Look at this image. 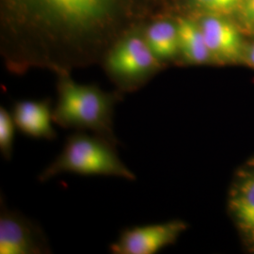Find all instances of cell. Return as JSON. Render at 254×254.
Returning <instances> with one entry per match:
<instances>
[{"instance_id":"obj_1","label":"cell","mask_w":254,"mask_h":254,"mask_svg":"<svg viewBox=\"0 0 254 254\" xmlns=\"http://www.w3.org/2000/svg\"><path fill=\"white\" fill-rule=\"evenodd\" d=\"M118 93L102 91L94 85H82L63 75L58 84V100L53 109L54 124L65 129L91 131L118 146L113 118Z\"/></svg>"},{"instance_id":"obj_2","label":"cell","mask_w":254,"mask_h":254,"mask_svg":"<svg viewBox=\"0 0 254 254\" xmlns=\"http://www.w3.org/2000/svg\"><path fill=\"white\" fill-rule=\"evenodd\" d=\"M116 149L117 146L100 136L76 131L68 136L61 154L39 174L38 179L44 183L62 173H74L135 181L136 174L122 161Z\"/></svg>"},{"instance_id":"obj_3","label":"cell","mask_w":254,"mask_h":254,"mask_svg":"<svg viewBox=\"0 0 254 254\" xmlns=\"http://www.w3.org/2000/svg\"><path fill=\"white\" fill-rule=\"evenodd\" d=\"M105 65L109 75L124 91H132L158 70L160 62L145 39L130 36L109 51Z\"/></svg>"},{"instance_id":"obj_4","label":"cell","mask_w":254,"mask_h":254,"mask_svg":"<svg viewBox=\"0 0 254 254\" xmlns=\"http://www.w3.org/2000/svg\"><path fill=\"white\" fill-rule=\"evenodd\" d=\"M52 254L49 240L35 221L9 210L0 199V254Z\"/></svg>"},{"instance_id":"obj_5","label":"cell","mask_w":254,"mask_h":254,"mask_svg":"<svg viewBox=\"0 0 254 254\" xmlns=\"http://www.w3.org/2000/svg\"><path fill=\"white\" fill-rule=\"evenodd\" d=\"M188 225L180 219L126 228L109 246L113 254H155L174 244Z\"/></svg>"},{"instance_id":"obj_6","label":"cell","mask_w":254,"mask_h":254,"mask_svg":"<svg viewBox=\"0 0 254 254\" xmlns=\"http://www.w3.org/2000/svg\"><path fill=\"white\" fill-rule=\"evenodd\" d=\"M228 212L246 249L254 254V157L234 175L228 195Z\"/></svg>"},{"instance_id":"obj_7","label":"cell","mask_w":254,"mask_h":254,"mask_svg":"<svg viewBox=\"0 0 254 254\" xmlns=\"http://www.w3.org/2000/svg\"><path fill=\"white\" fill-rule=\"evenodd\" d=\"M216 64L243 63L246 45L237 27L219 15L203 19L200 25Z\"/></svg>"},{"instance_id":"obj_8","label":"cell","mask_w":254,"mask_h":254,"mask_svg":"<svg viewBox=\"0 0 254 254\" xmlns=\"http://www.w3.org/2000/svg\"><path fill=\"white\" fill-rule=\"evenodd\" d=\"M53 109L50 99L17 101L12 106L11 115L16 128L25 136L53 140L58 136L52 126Z\"/></svg>"},{"instance_id":"obj_9","label":"cell","mask_w":254,"mask_h":254,"mask_svg":"<svg viewBox=\"0 0 254 254\" xmlns=\"http://www.w3.org/2000/svg\"><path fill=\"white\" fill-rule=\"evenodd\" d=\"M180 55L190 64L214 63L200 25L188 19H182L177 25Z\"/></svg>"},{"instance_id":"obj_10","label":"cell","mask_w":254,"mask_h":254,"mask_svg":"<svg viewBox=\"0 0 254 254\" xmlns=\"http://www.w3.org/2000/svg\"><path fill=\"white\" fill-rule=\"evenodd\" d=\"M146 43L159 62L173 60L180 55L177 26L170 22H157L147 30Z\"/></svg>"},{"instance_id":"obj_11","label":"cell","mask_w":254,"mask_h":254,"mask_svg":"<svg viewBox=\"0 0 254 254\" xmlns=\"http://www.w3.org/2000/svg\"><path fill=\"white\" fill-rule=\"evenodd\" d=\"M64 18L73 22H85L96 16L106 0H45Z\"/></svg>"},{"instance_id":"obj_12","label":"cell","mask_w":254,"mask_h":254,"mask_svg":"<svg viewBox=\"0 0 254 254\" xmlns=\"http://www.w3.org/2000/svg\"><path fill=\"white\" fill-rule=\"evenodd\" d=\"M16 126L12 118L11 112L1 107L0 108V153L2 157L9 161L12 158L14 135Z\"/></svg>"},{"instance_id":"obj_13","label":"cell","mask_w":254,"mask_h":254,"mask_svg":"<svg viewBox=\"0 0 254 254\" xmlns=\"http://www.w3.org/2000/svg\"><path fill=\"white\" fill-rule=\"evenodd\" d=\"M197 4L213 15H227L240 9L244 0H195Z\"/></svg>"},{"instance_id":"obj_14","label":"cell","mask_w":254,"mask_h":254,"mask_svg":"<svg viewBox=\"0 0 254 254\" xmlns=\"http://www.w3.org/2000/svg\"><path fill=\"white\" fill-rule=\"evenodd\" d=\"M239 10L245 24L254 27V0H244Z\"/></svg>"},{"instance_id":"obj_15","label":"cell","mask_w":254,"mask_h":254,"mask_svg":"<svg viewBox=\"0 0 254 254\" xmlns=\"http://www.w3.org/2000/svg\"><path fill=\"white\" fill-rule=\"evenodd\" d=\"M243 63H245L254 69V43L246 46Z\"/></svg>"}]
</instances>
